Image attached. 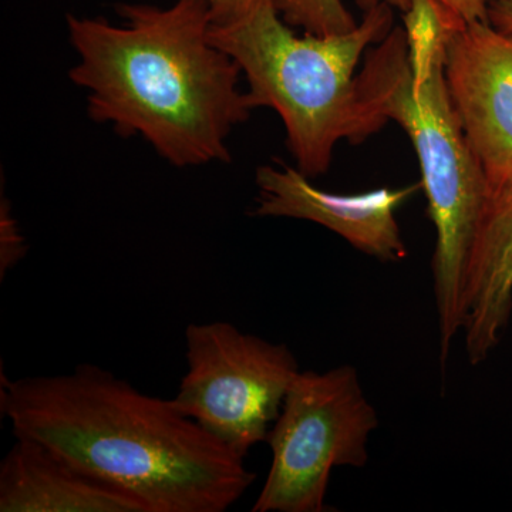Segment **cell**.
<instances>
[{"label":"cell","instance_id":"1","mask_svg":"<svg viewBox=\"0 0 512 512\" xmlns=\"http://www.w3.org/2000/svg\"><path fill=\"white\" fill-rule=\"evenodd\" d=\"M13 434L136 498L146 512H225L255 474L200 424L99 366L57 376L0 375Z\"/></svg>","mask_w":512,"mask_h":512},{"label":"cell","instance_id":"2","mask_svg":"<svg viewBox=\"0 0 512 512\" xmlns=\"http://www.w3.org/2000/svg\"><path fill=\"white\" fill-rule=\"evenodd\" d=\"M116 12L121 26L66 16L79 57L69 76L89 93L90 120L143 137L174 167L229 163L228 138L255 106L241 67L211 40L208 0L117 3Z\"/></svg>","mask_w":512,"mask_h":512},{"label":"cell","instance_id":"3","mask_svg":"<svg viewBox=\"0 0 512 512\" xmlns=\"http://www.w3.org/2000/svg\"><path fill=\"white\" fill-rule=\"evenodd\" d=\"M458 20L434 0H412L404 25L367 50L356 76L373 130L390 120L409 137L421 170V190L436 228L434 296L441 362L463 329L468 254L490 192L446 77V40ZM461 22V20H460Z\"/></svg>","mask_w":512,"mask_h":512},{"label":"cell","instance_id":"4","mask_svg":"<svg viewBox=\"0 0 512 512\" xmlns=\"http://www.w3.org/2000/svg\"><path fill=\"white\" fill-rule=\"evenodd\" d=\"M393 28V8L382 2L348 33L299 36L275 0H258L232 25L212 26L211 40L241 67L255 109L279 114L296 168L312 180L328 173L340 141L360 144L376 134L360 100L356 70Z\"/></svg>","mask_w":512,"mask_h":512},{"label":"cell","instance_id":"5","mask_svg":"<svg viewBox=\"0 0 512 512\" xmlns=\"http://www.w3.org/2000/svg\"><path fill=\"white\" fill-rule=\"evenodd\" d=\"M379 419L357 370L299 372L269 431L272 464L254 512H323L336 467H363Z\"/></svg>","mask_w":512,"mask_h":512},{"label":"cell","instance_id":"6","mask_svg":"<svg viewBox=\"0 0 512 512\" xmlns=\"http://www.w3.org/2000/svg\"><path fill=\"white\" fill-rule=\"evenodd\" d=\"M187 373L173 402L238 457L266 441L298 373L292 350L228 322L185 329Z\"/></svg>","mask_w":512,"mask_h":512},{"label":"cell","instance_id":"7","mask_svg":"<svg viewBox=\"0 0 512 512\" xmlns=\"http://www.w3.org/2000/svg\"><path fill=\"white\" fill-rule=\"evenodd\" d=\"M451 100L490 197L512 190V32L456 20L446 40Z\"/></svg>","mask_w":512,"mask_h":512},{"label":"cell","instance_id":"8","mask_svg":"<svg viewBox=\"0 0 512 512\" xmlns=\"http://www.w3.org/2000/svg\"><path fill=\"white\" fill-rule=\"evenodd\" d=\"M255 181V217L315 222L338 234L357 251L382 262H400L409 255L396 211L421 190V183L396 190L379 188L362 194H333L319 190L311 178L284 163L261 165Z\"/></svg>","mask_w":512,"mask_h":512},{"label":"cell","instance_id":"9","mask_svg":"<svg viewBox=\"0 0 512 512\" xmlns=\"http://www.w3.org/2000/svg\"><path fill=\"white\" fill-rule=\"evenodd\" d=\"M0 512H146L136 498L50 450L16 437L0 463Z\"/></svg>","mask_w":512,"mask_h":512},{"label":"cell","instance_id":"10","mask_svg":"<svg viewBox=\"0 0 512 512\" xmlns=\"http://www.w3.org/2000/svg\"><path fill=\"white\" fill-rule=\"evenodd\" d=\"M464 333L471 365L488 359L512 315V190L488 197L464 285Z\"/></svg>","mask_w":512,"mask_h":512},{"label":"cell","instance_id":"11","mask_svg":"<svg viewBox=\"0 0 512 512\" xmlns=\"http://www.w3.org/2000/svg\"><path fill=\"white\" fill-rule=\"evenodd\" d=\"M275 3L291 28H302L311 35H342L357 26L342 0H275Z\"/></svg>","mask_w":512,"mask_h":512},{"label":"cell","instance_id":"12","mask_svg":"<svg viewBox=\"0 0 512 512\" xmlns=\"http://www.w3.org/2000/svg\"><path fill=\"white\" fill-rule=\"evenodd\" d=\"M389 3L392 8L407 12L412 6V0H356V5L363 12L375 8L379 3ZM443 6L450 15L464 23L488 22V9L493 0H434Z\"/></svg>","mask_w":512,"mask_h":512},{"label":"cell","instance_id":"13","mask_svg":"<svg viewBox=\"0 0 512 512\" xmlns=\"http://www.w3.org/2000/svg\"><path fill=\"white\" fill-rule=\"evenodd\" d=\"M25 239L20 234L18 222L12 217L8 201L2 200L0 208V278H5L26 254Z\"/></svg>","mask_w":512,"mask_h":512},{"label":"cell","instance_id":"14","mask_svg":"<svg viewBox=\"0 0 512 512\" xmlns=\"http://www.w3.org/2000/svg\"><path fill=\"white\" fill-rule=\"evenodd\" d=\"M258 0H208L214 28L232 25L254 8Z\"/></svg>","mask_w":512,"mask_h":512},{"label":"cell","instance_id":"15","mask_svg":"<svg viewBox=\"0 0 512 512\" xmlns=\"http://www.w3.org/2000/svg\"><path fill=\"white\" fill-rule=\"evenodd\" d=\"M488 23L495 29L512 32V0H493L488 9Z\"/></svg>","mask_w":512,"mask_h":512}]
</instances>
